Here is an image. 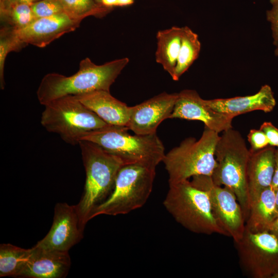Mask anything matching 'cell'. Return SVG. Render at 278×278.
<instances>
[{
  "mask_svg": "<svg viewBox=\"0 0 278 278\" xmlns=\"http://www.w3.org/2000/svg\"><path fill=\"white\" fill-rule=\"evenodd\" d=\"M36 19L64 12L59 0H41L31 5Z\"/></svg>",
  "mask_w": 278,
  "mask_h": 278,
  "instance_id": "cell-26",
  "label": "cell"
},
{
  "mask_svg": "<svg viewBox=\"0 0 278 278\" xmlns=\"http://www.w3.org/2000/svg\"><path fill=\"white\" fill-rule=\"evenodd\" d=\"M268 231L272 233L278 238V216L270 225Z\"/></svg>",
  "mask_w": 278,
  "mask_h": 278,
  "instance_id": "cell-33",
  "label": "cell"
},
{
  "mask_svg": "<svg viewBox=\"0 0 278 278\" xmlns=\"http://www.w3.org/2000/svg\"><path fill=\"white\" fill-rule=\"evenodd\" d=\"M251 151L261 150L268 145L269 141L265 134L260 129H251L247 135Z\"/></svg>",
  "mask_w": 278,
  "mask_h": 278,
  "instance_id": "cell-28",
  "label": "cell"
},
{
  "mask_svg": "<svg viewBox=\"0 0 278 278\" xmlns=\"http://www.w3.org/2000/svg\"><path fill=\"white\" fill-rule=\"evenodd\" d=\"M275 148L268 145L256 151L249 150L246 175L250 206L264 189L271 186Z\"/></svg>",
  "mask_w": 278,
  "mask_h": 278,
  "instance_id": "cell-17",
  "label": "cell"
},
{
  "mask_svg": "<svg viewBox=\"0 0 278 278\" xmlns=\"http://www.w3.org/2000/svg\"><path fill=\"white\" fill-rule=\"evenodd\" d=\"M30 256L18 277L64 278L71 265L68 251L44 248L37 245L31 248Z\"/></svg>",
  "mask_w": 278,
  "mask_h": 278,
  "instance_id": "cell-15",
  "label": "cell"
},
{
  "mask_svg": "<svg viewBox=\"0 0 278 278\" xmlns=\"http://www.w3.org/2000/svg\"><path fill=\"white\" fill-rule=\"evenodd\" d=\"M78 145L86 178L83 192L75 206L84 229L95 209L112 194L117 173L124 163L118 157L93 142L83 140Z\"/></svg>",
  "mask_w": 278,
  "mask_h": 278,
  "instance_id": "cell-2",
  "label": "cell"
},
{
  "mask_svg": "<svg viewBox=\"0 0 278 278\" xmlns=\"http://www.w3.org/2000/svg\"><path fill=\"white\" fill-rule=\"evenodd\" d=\"M277 216L275 189L270 186L264 189L251 204L246 229L253 232L268 231Z\"/></svg>",
  "mask_w": 278,
  "mask_h": 278,
  "instance_id": "cell-19",
  "label": "cell"
},
{
  "mask_svg": "<svg viewBox=\"0 0 278 278\" xmlns=\"http://www.w3.org/2000/svg\"><path fill=\"white\" fill-rule=\"evenodd\" d=\"M190 182L207 192L213 215L227 236L231 237L234 242L239 240L246 229V220L234 193L225 186L215 184L210 176H194Z\"/></svg>",
  "mask_w": 278,
  "mask_h": 278,
  "instance_id": "cell-10",
  "label": "cell"
},
{
  "mask_svg": "<svg viewBox=\"0 0 278 278\" xmlns=\"http://www.w3.org/2000/svg\"><path fill=\"white\" fill-rule=\"evenodd\" d=\"M274 172L271 186L275 189L278 187V147L275 148L274 151Z\"/></svg>",
  "mask_w": 278,
  "mask_h": 278,
  "instance_id": "cell-32",
  "label": "cell"
},
{
  "mask_svg": "<svg viewBox=\"0 0 278 278\" xmlns=\"http://www.w3.org/2000/svg\"><path fill=\"white\" fill-rule=\"evenodd\" d=\"M81 22L62 12L36 19L23 28L14 29L19 40L26 45L44 47L65 33L75 30Z\"/></svg>",
  "mask_w": 278,
  "mask_h": 278,
  "instance_id": "cell-14",
  "label": "cell"
},
{
  "mask_svg": "<svg viewBox=\"0 0 278 278\" xmlns=\"http://www.w3.org/2000/svg\"><path fill=\"white\" fill-rule=\"evenodd\" d=\"M51 227L46 236L36 245L49 249L68 251L83 237L75 205L57 203L54 208Z\"/></svg>",
  "mask_w": 278,
  "mask_h": 278,
  "instance_id": "cell-11",
  "label": "cell"
},
{
  "mask_svg": "<svg viewBox=\"0 0 278 278\" xmlns=\"http://www.w3.org/2000/svg\"><path fill=\"white\" fill-rule=\"evenodd\" d=\"M219 133L204 127L200 138L188 137L165 154L163 160L169 184L189 180L194 176H211L216 166L215 150Z\"/></svg>",
  "mask_w": 278,
  "mask_h": 278,
  "instance_id": "cell-6",
  "label": "cell"
},
{
  "mask_svg": "<svg viewBox=\"0 0 278 278\" xmlns=\"http://www.w3.org/2000/svg\"><path fill=\"white\" fill-rule=\"evenodd\" d=\"M32 249H23L10 244L0 245V276L18 277L27 263Z\"/></svg>",
  "mask_w": 278,
  "mask_h": 278,
  "instance_id": "cell-21",
  "label": "cell"
},
{
  "mask_svg": "<svg viewBox=\"0 0 278 278\" xmlns=\"http://www.w3.org/2000/svg\"><path fill=\"white\" fill-rule=\"evenodd\" d=\"M129 62L128 58H123L96 65L89 58H86L80 61L78 71L72 76L48 73L39 84L37 91L38 99L44 106L65 96H76L99 90L110 91V86Z\"/></svg>",
  "mask_w": 278,
  "mask_h": 278,
  "instance_id": "cell-1",
  "label": "cell"
},
{
  "mask_svg": "<svg viewBox=\"0 0 278 278\" xmlns=\"http://www.w3.org/2000/svg\"><path fill=\"white\" fill-rule=\"evenodd\" d=\"M275 204L276 211L278 214V187L275 189Z\"/></svg>",
  "mask_w": 278,
  "mask_h": 278,
  "instance_id": "cell-34",
  "label": "cell"
},
{
  "mask_svg": "<svg viewBox=\"0 0 278 278\" xmlns=\"http://www.w3.org/2000/svg\"><path fill=\"white\" fill-rule=\"evenodd\" d=\"M270 8L267 10L266 19L269 22L274 46V54L278 57V0H270Z\"/></svg>",
  "mask_w": 278,
  "mask_h": 278,
  "instance_id": "cell-27",
  "label": "cell"
},
{
  "mask_svg": "<svg viewBox=\"0 0 278 278\" xmlns=\"http://www.w3.org/2000/svg\"><path fill=\"white\" fill-rule=\"evenodd\" d=\"M262 130L267 136L269 144L270 146L278 147V128L274 126L272 123L264 122L260 127Z\"/></svg>",
  "mask_w": 278,
  "mask_h": 278,
  "instance_id": "cell-29",
  "label": "cell"
},
{
  "mask_svg": "<svg viewBox=\"0 0 278 278\" xmlns=\"http://www.w3.org/2000/svg\"><path fill=\"white\" fill-rule=\"evenodd\" d=\"M41 0H1L0 9L6 8L17 4H28L31 5Z\"/></svg>",
  "mask_w": 278,
  "mask_h": 278,
  "instance_id": "cell-31",
  "label": "cell"
},
{
  "mask_svg": "<svg viewBox=\"0 0 278 278\" xmlns=\"http://www.w3.org/2000/svg\"><path fill=\"white\" fill-rule=\"evenodd\" d=\"M205 101L214 110L234 117L256 110L269 112L276 105L274 93L268 84L262 85L257 93L251 95L205 99Z\"/></svg>",
  "mask_w": 278,
  "mask_h": 278,
  "instance_id": "cell-16",
  "label": "cell"
},
{
  "mask_svg": "<svg viewBox=\"0 0 278 278\" xmlns=\"http://www.w3.org/2000/svg\"><path fill=\"white\" fill-rule=\"evenodd\" d=\"M63 12L74 20L82 21L85 18L94 15L102 16L111 8L105 7L94 0H59Z\"/></svg>",
  "mask_w": 278,
  "mask_h": 278,
  "instance_id": "cell-23",
  "label": "cell"
},
{
  "mask_svg": "<svg viewBox=\"0 0 278 278\" xmlns=\"http://www.w3.org/2000/svg\"><path fill=\"white\" fill-rule=\"evenodd\" d=\"M163 205L178 223L193 233L227 236L213 215L207 192L189 180L169 184Z\"/></svg>",
  "mask_w": 278,
  "mask_h": 278,
  "instance_id": "cell-4",
  "label": "cell"
},
{
  "mask_svg": "<svg viewBox=\"0 0 278 278\" xmlns=\"http://www.w3.org/2000/svg\"><path fill=\"white\" fill-rule=\"evenodd\" d=\"M94 1H95L96 3H97L98 4L101 5V0H94Z\"/></svg>",
  "mask_w": 278,
  "mask_h": 278,
  "instance_id": "cell-35",
  "label": "cell"
},
{
  "mask_svg": "<svg viewBox=\"0 0 278 278\" xmlns=\"http://www.w3.org/2000/svg\"><path fill=\"white\" fill-rule=\"evenodd\" d=\"M44 106L42 126L71 145L79 144L88 133L110 125L73 95L58 98Z\"/></svg>",
  "mask_w": 278,
  "mask_h": 278,
  "instance_id": "cell-8",
  "label": "cell"
},
{
  "mask_svg": "<svg viewBox=\"0 0 278 278\" xmlns=\"http://www.w3.org/2000/svg\"><path fill=\"white\" fill-rule=\"evenodd\" d=\"M272 278H278V273L274 275Z\"/></svg>",
  "mask_w": 278,
  "mask_h": 278,
  "instance_id": "cell-36",
  "label": "cell"
},
{
  "mask_svg": "<svg viewBox=\"0 0 278 278\" xmlns=\"http://www.w3.org/2000/svg\"><path fill=\"white\" fill-rule=\"evenodd\" d=\"M126 126L108 125L88 133L82 138L93 142L121 160L124 164L143 163L157 167L165 148L157 133L131 135Z\"/></svg>",
  "mask_w": 278,
  "mask_h": 278,
  "instance_id": "cell-5",
  "label": "cell"
},
{
  "mask_svg": "<svg viewBox=\"0 0 278 278\" xmlns=\"http://www.w3.org/2000/svg\"><path fill=\"white\" fill-rule=\"evenodd\" d=\"M183 34V27L173 26L157 33L155 61L172 78L177 65Z\"/></svg>",
  "mask_w": 278,
  "mask_h": 278,
  "instance_id": "cell-20",
  "label": "cell"
},
{
  "mask_svg": "<svg viewBox=\"0 0 278 278\" xmlns=\"http://www.w3.org/2000/svg\"><path fill=\"white\" fill-rule=\"evenodd\" d=\"M75 96L108 124L128 127L131 107L114 97L110 91H95Z\"/></svg>",
  "mask_w": 278,
  "mask_h": 278,
  "instance_id": "cell-18",
  "label": "cell"
},
{
  "mask_svg": "<svg viewBox=\"0 0 278 278\" xmlns=\"http://www.w3.org/2000/svg\"><path fill=\"white\" fill-rule=\"evenodd\" d=\"M1 20L15 29L23 28L34 21L36 18L31 5L17 4L0 9Z\"/></svg>",
  "mask_w": 278,
  "mask_h": 278,
  "instance_id": "cell-24",
  "label": "cell"
},
{
  "mask_svg": "<svg viewBox=\"0 0 278 278\" xmlns=\"http://www.w3.org/2000/svg\"><path fill=\"white\" fill-rule=\"evenodd\" d=\"M177 97V93L163 92L131 107L128 128L138 135L156 133L159 125L169 118Z\"/></svg>",
  "mask_w": 278,
  "mask_h": 278,
  "instance_id": "cell-13",
  "label": "cell"
},
{
  "mask_svg": "<svg viewBox=\"0 0 278 278\" xmlns=\"http://www.w3.org/2000/svg\"><path fill=\"white\" fill-rule=\"evenodd\" d=\"M249 155L250 150L238 131L232 128L222 132L215 147L216 166L211 176L215 184L234 193L246 221L250 209L246 175Z\"/></svg>",
  "mask_w": 278,
  "mask_h": 278,
  "instance_id": "cell-3",
  "label": "cell"
},
{
  "mask_svg": "<svg viewBox=\"0 0 278 278\" xmlns=\"http://www.w3.org/2000/svg\"><path fill=\"white\" fill-rule=\"evenodd\" d=\"M234 116L217 112L209 107L194 90H183L178 97L169 118L199 120L218 133L232 128Z\"/></svg>",
  "mask_w": 278,
  "mask_h": 278,
  "instance_id": "cell-12",
  "label": "cell"
},
{
  "mask_svg": "<svg viewBox=\"0 0 278 278\" xmlns=\"http://www.w3.org/2000/svg\"><path fill=\"white\" fill-rule=\"evenodd\" d=\"M242 271L253 278H272L278 273V238L268 231L245 229L234 242Z\"/></svg>",
  "mask_w": 278,
  "mask_h": 278,
  "instance_id": "cell-9",
  "label": "cell"
},
{
  "mask_svg": "<svg viewBox=\"0 0 278 278\" xmlns=\"http://www.w3.org/2000/svg\"><path fill=\"white\" fill-rule=\"evenodd\" d=\"M201 44L198 35L189 27H183V34L181 48L177 59V65L173 77L178 81L198 58Z\"/></svg>",
  "mask_w": 278,
  "mask_h": 278,
  "instance_id": "cell-22",
  "label": "cell"
},
{
  "mask_svg": "<svg viewBox=\"0 0 278 278\" xmlns=\"http://www.w3.org/2000/svg\"><path fill=\"white\" fill-rule=\"evenodd\" d=\"M156 167L143 163L124 164L109 197L98 206L91 219L99 215L127 214L142 207L152 189Z\"/></svg>",
  "mask_w": 278,
  "mask_h": 278,
  "instance_id": "cell-7",
  "label": "cell"
},
{
  "mask_svg": "<svg viewBox=\"0 0 278 278\" xmlns=\"http://www.w3.org/2000/svg\"><path fill=\"white\" fill-rule=\"evenodd\" d=\"M25 45L19 40L12 27H5L1 29L0 36V85L1 89L3 90L5 87L4 70L8 54L12 51H18Z\"/></svg>",
  "mask_w": 278,
  "mask_h": 278,
  "instance_id": "cell-25",
  "label": "cell"
},
{
  "mask_svg": "<svg viewBox=\"0 0 278 278\" xmlns=\"http://www.w3.org/2000/svg\"><path fill=\"white\" fill-rule=\"evenodd\" d=\"M134 0H101L102 5L112 8L114 6H125L132 4Z\"/></svg>",
  "mask_w": 278,
  "mask_h": 278,
  "instance_id": "cell-30",
  "label": "cell"
}]
</instances>
